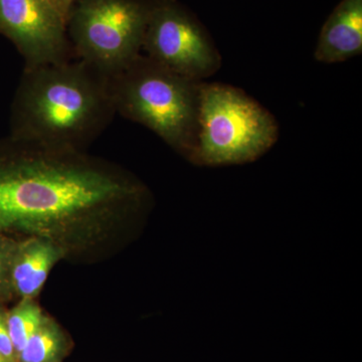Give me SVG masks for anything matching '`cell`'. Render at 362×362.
<instances>
[{"label":"cell","instance_id":"cell-2","mask_svg":"<svg viewBox=\"0 0 362 362\" xmlns=\"http://www.w3.org/2000/svg\"><path fill=\"white\" fill-rule=\"evenodd\" d=\"M116 114L110 77L82 59L25 66L11 103L9 136L87 151Z\"/></svg>","mask_w":362,"mask_h":362},{"label":"cell","instance_id":"cell-1","mask_svg":"<svg viewBox=\"0 0 362 362\" xmlns=\"http://www.w3.org/2000/svg\"><path fill=\"white\" fill-rule=\"evenodd\" d=\"M153 197L137 176L87 151L0 139V233L49 240L93 263L131 242Z\"/></svg>","mask_w":362,"mask_h":362},{"label":"cell","instance_id":"cell-12","mask_svg":"<svg viewBox=\"0 0 362 362\" xmlns=\"http://www.w3.org/2000/svg\"><path fill=\"white\" fill-rule=\"evenodd\" d=\"M18 242V239L0 233V303L9 301L14 297L11 266Z\"/></svg>","mask_w":362,"mask_h":362},{"label":"cell","instance_id":"cell-11","mask_svg":"<svg viewBox=\"0 0 362 362\" xmlns=\"http://www.w3.org/2000/svg\"><path fill=\"white\" fill-rule=\"evenodd\" d=\"M45 313L37 299L23 298L20 302L6 312V320L9 337L13 342L16 356L25 347L42 323Z\"/></svg>","mask_w":362,"mask_h":362},{"label":"cell","instance_id":"cell-9","mask_svg":"<svg viewBox=\"0 0 362 362\" xmlns=\"http://www.w3.org/2000/svg\"><path fill=\"white\" fill-rule=\"evenodd\" d=\"M65 254L49 240L40 238L18 239L11 266L14 297L37 299L57 263Z\"/></svg>","mask_w":362,"mask_h":362},{"label":"cell","instance_id":"cell-10","mask_svg":"<svg viewBox=\"0 0 362 362\" xmlns=\"http://www.w3.org/2000/svg\"><path fill=\"white\" fill-rule=\"evenodd\" d=\"M70 349L65 331L45 315L39 328L16 356V362H63Z\"/></svg>","mask_w":362,"mask_h":362},{"label":"cell","instance_id":"cell-14","mask_svg":"<svg viewBox=\"0 0 362 362\" xmlns=\"http://www.w3.org/2000/svg\"><path fill=\"white\" fill-rule=\"evenodd\" d=\"M56 6L58 7L59 11L63 13V16H65L66 20V16H68L69 11L73 6V4H75L76 0H52Z\"/></svg>","mask_w":362,"mask_h":362},{"label":"cell","instance_id":"cell-4","mask_svg":"<svg viewBox=\"0 0 362 362\" xmlns=\"http://www.w3.org/2000/svg\"><path fill=\"white\" fill-rule=\"evenodd\" d=\"M279 139V125L265 107L239 88L202 82L199 132L190 163L240 165L258 160Z\"/></svg>","mask_w":362,"mask_h":362},{"label":"cell","instance_id":"cell-3","mask_svg":"<svg viewBox=\"0 0 362 362\" xmlns=\"http://www.w3.org/2000/svg\"><path fill=\"white\" fill-rule=\"evenodd\" d=\"M202 84L143 54L110 77L116 113L156 133L188 162L197 145Z\"/></svg>","mask_w":362,"mask_h":362},{"label":"cell","instance_id":"cell-7","mask_svg":"<svg viewBox=\"0 0 362 362\" xmlns=\"http://www.w3.org/2000/svg\"><path fill=\"white\" fill-rule=\"evenodd\" d=\"M0 33L13 42L25 68L75 59L66 18L52 0H0Z\"/></svg>","mask_w":362,"mask_h":362},{"label":"cell","instance_id":"cell-5","mask_svg":"<svg viewBox=\"0 0 362 362\" xmlns=\"http://www.w3.org/2000/svg\"><path fill=\"white\" fill-rule=\"evenodd\" d=\"M149 0H76L66 30L75 59L115 75L141 54Z\"/></svg>","mask_w":362,"mask_h":362},{"label":"cell","instance_id":"cell-8","mask_svg":"<svg viewBox=\"0 0 362 362\" xmlns=\"http://www.w3.org/2000/svg\"><path fill=\"white\" fill-rule=\"evenodd\" d=\"M362 54V0H341L324 23L314 58L324 64L349 61Z\"/></svg>","mask_w":362,"mask_h":362},{"label":"cell","instance_id":"cell-6","mask_svg":"<svg viewBox=\"0 0 362 362\" xmlns=\"http://www.w3.org/2000/svg\"><path fill=\"white\" fill-rule=\"evenodd\" d=\"M142 51L159 65L201 82L221 66L220 52L211 35L175 0H149Z\"/></svg>","mask_w":362,"mask_h":362},{"label":"cell","instance_id":"cell-15","mask_svg":"<svg viewBox=\"0 0 362 362\" xmlns=\"http://www.w3.org/2000/svg\"><path fill=\"white\" fill-rule=\"evenodd\" d=\"M0 362H8L6 361V359L2 358V357H0Z\"/></svg>","mask_w":362,"mask_h":362},{"label":"cell","instance_id":"cell-13","mask_svg":"<svg viewBox=\"0 0 362 362\" xmlns=\"http://www.w3.org/2000/svg\"><path fill=\"white\" fill-rule=\"evenodd\" d=\"M6 312L0 307V357L8 362H16V350L7 330Z\"/></svg>","mask_w":362,"mask_h":362}]
</instances>
